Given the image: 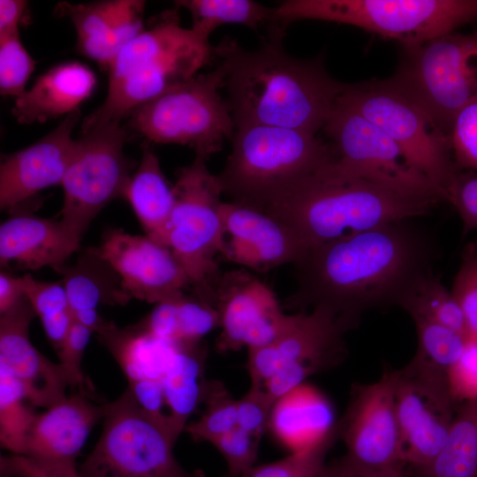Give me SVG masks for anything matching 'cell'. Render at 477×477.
Segmentation results:
<instances>
[{
    "mask_svg": "<svg viewBox=\"0 0 477 477\" xmlns=\"http://www.w3.org/2000/svg\"><path fill=\"white\" fill-rule=\"evenodd\" d=\"M430 238L409 220L380 225L310 249L295 264L298 287L284 302L322 308L349 331L371 309L397 305L431 272Z\"/></svg>",
    "mask_w": 477,
    "mask_h": 477,
    "instance_id": "obj_1",
    "label": "cell"
},
{
    "mask_svg": "<svg viewBox=\"0 0 477 477\" xmlns=\"http://www.w3.org/2000/svg\"><path fill=\"white\" fill-rule=\"evenodd\" d=\"M256 50L224 38L215 47L226 72L225 87L235 126L263 125L314 134L322 129L346 83L325 70L322 55L313 59L291 57L282 47L284 32L269 30Z\"/></svg>",
    "mask_w": 477,
    "mask_h": 477,
    "instance_id": "obj_2",
    "label": "cell"
},
{
    "mask_svg": "<svg viewBox=\"0 0 477 477\" xmlns=\"http://www.w3.org/2000/svg\"><path fill=\"white\" fill-rule=\"evenodd\" d=\"M332 162L262 209L289 225L308 251L347 235L426 216L438 202L340 174Z\"/></svg>",
    "mask_w": 477,
    "mask_h": 477,
    "instance_id": "obj_3",
    "label": "cell"
},
{
    "mask_svg": "<svg viewBox=\"0 0 477 477\" xmlns=\"http://www.w3.org/2000/svg\"><path fill=\"white\" fill-rule=\"evenodd\" d=\"M215 57L209 40L179 25L177 10L163 12L112 60L106 98L84 119L81 132L121 123L140 105L195 77Z\"/></svg>",
    "mask_w": 477,
    "mask_h": 477,
    "instance_id": "obj_4",
    "label": "cell"
},
{
    "mask_svg": "<svg viewBox=\"0 0 477 477\" xmlns=\"http://www.w3.org/2000/svg\"><path fill=\"white\" fill-rule=\"evenodd\" d=\"M218 174L223 193L263 209L274 198L336 159L331 144L292 128L241 125Z\"/></svg>",
    "mask_w": 477,
    "mask_h": 477,
    "instance_id": "obj_5",
    "label": "cell"
},
{
    "mask_svg": "<svg viewBox=\"0 0 477 477\" xmlns=\"http://www.w3.org/2000/svg\"><path fill=\"white\" fill-rule=\"evenodd\" d=\"M302 19L358 26L410 49L476 22L477 0H288L273 8L284 30Z\"/></svg>",
    "mask_w": 477,
    "mask_h": 477,
    "instance_id": "obj_6",
    "label": "cell"
},
{
    "mask_svg": "<svg viewBox=\"0 0 477 477\" xmlns=\"http://www.w3.org/2000/svg\"><path fill=\"white\" fill-rule=\"evenodd\" d=\"M226 72L219 65L177 85L134 109L128 125L154 143H173L194 149L208 159L223 141L232 139L235 122L219 89L225 87Z\"/></svg>",
    "mask_w": 477,
    "mask_h": 477,
    "instance_id": "obj_7",
    "label": "cell"
},
{
    "mask_svg": "<svg viewBox=\"0 0 477 477\" xmlns=\"http://www.w3.org/2000/svg\"><path fill=\"white\" fill-rule=\"evenodd\" d=\"M384 81L450 138L458 112L477 95V29L402 48L397 70Z\"/></svg>",
    "mask_w": 477,
    "mask_h": 477,
    "instance_id": "obj_8",
    "label": "cell"
},
{
    "mask_svg": "<svg viewBox=\"0 0 477 477\" xmlns=\"http://www.w3.org/2000/svg\"><path fill=\"white\" fill-rule=\"evenodd\" d=\"M206 161L195 155L177 172L165 246L184 267L193 295L214 306L213 284L221 273L216 257L223 256L225 250L221 216L223 190Z\"/></svg>",
    "mask_w": 477,
    "mask_h": 477,
    "instance_id": "obj_9",
    "label": "cell"
},
{
    "mask_svg": "<svg viewBox=\"0 0 477 477\" xmlns=\"http://www.w3.org/2000/svg\"><path fill=\"white\" fill-rule=\"evenodd\" d=\"M101 435L79 468L81 477H197L173 453L167 419L145 411L127 388L105 404Z\"/></svg>",
    "mask_w": 477,
    "mask_h": 477,
    "instance_id": "obj_10",
    "label": "cell"
},
{
    "mask_svg": "<svg viewBox=\"0 0 477 477\" xmlns=\"http://www.w3.org/2000/svg\"><path fill=\"white\" fill-rule=\"evenodd\" d=\"M338 101L383 132L410 167L426 176L447 197L459 168L450 138L419 106L384 80L346 83Z\"/></svg>",
    "mask_w": 477,
    "mask_h": 477,
    "instance_id": "obj_11",
    "label": "cell"
},
{
    "mask_svg": "<svg viewBox=\"0 0 477 477\" xmlns=\"http://www.w3.org/2000/svg\"><path fill=\"white\" fill-rule=\"evenodd\" d=\"M127 138L118 122H109L82 132L61 186L64 204L60 221L80 240L98 213L124 196L133 163L124 152Z\"/></svg>",
    "mask_w": 477,
    "mask_h": 477,
    "instance_id": "obj_12",
    "label": "cell"
},
{
    "mask_svg": "<svg viewBox=\"0 0 477 477\" xmlns=\"http://www.w3.org/2000/svg\"><path fill=\"white\" fill-rule=\"evenodd\" d=\"M398 369L374 382L355 383L339 420L345 453L328 467L336 477H365L406 466L396 410Z\"/></svg>",
    "mask_w": 477,
    "mask_h": 477,
    "instance_id": "obj_13",
    "label": "cell"
},
{
    "mask_svg": "<svg viewBox=\"0 0 477 477\" xmlns=\"http://www.w3.org/2000/svg\"><path fill=\"white\" fill-rule=\"evenodd\" d=\"M322 130L336 153L331 167L337 172L405 195L448 201L426 176L408 165L400 148L383 132L338 100Z\"/></svg>",
    "mask_w": 477,
    "mask_h": 477,
    "instance_id": "obj_14",
    "label": "cell"
},
{
    "mask_svg": "<svg viewBox=\"0 0 477 477\" xmlns=\"http://www.w3.org/2000/svg\"><path fill=\"white\" fill-rule=\"evenodd\" d=\"M221 329L220 352L267 345L285 328V314L274 292L246 269L220 273L213 284Z\"/></svg>",
    "mask_w": 477,
    "mask_h": 477,
    "instance_id": "obj_15",
    "label": "cell"
},
{
    "mask_svg": "<svg viewBox=\"0 0 477 477\" xmlns=\"http://www.w3.org/2000/svg\"><path fill=\"white\" fill-rule=\"evenodd\" d=\"M346 332L339 320L322 308L290 314L285 328L272 343L248 349L250 378L263 384L292 363L304 365L314 375L337 367L347 354Z\"/></svg>",
    "mask_w": 477,
    "mask_h": 477,
    "instance_id": "obj_16",
    "label": "cell"
},
{
    "mask_svg": "<svg viewBox=\"0 0 477 477\" xmlns=\"http://www.w3.org/2000/svg\"><path fill=\"white\" fill-rule=\"evenodd\" d=\"M458 405L450 390L398 369L396 410L403 459L414 473L429 466L443 449Z\"/></svg>",
    "mask_w": 477,
    "mask_h": 477,
    "instance_id": "obj_17",
    "label": "cell"
},
{
    "mask_svg": "<svg viewBox=\"0 0 477 477\" xmlns=\"http://www.w3.org/2000/svg\"><path fill=\"white\" fill-rule=\"evenodd\" d=\"M97 248L118 273L132 299L155 304L178 301L190 287L186 272L173 252L146 235L110 229Z\"/></svg>",
    "mask_w": 477,
    "mask_h": 477,
    "instance_id": "obj_18",
    "label": "cell"
},
{
    "mask_svg": "<svg viewBox=\"0 0 477 477\" xmlns=\"http://www.w3.org/2000/svg\"><path fill=\"white\" fill-rule=\"evenodd\" d=\"M80 119L77 110L64 117L47 135L30 146L2 155L0 208L10 214L42 190L61 185L71 162L75 140L72 133Z\"/></svg>",
    "mask_w": 477,
    "mask_h": 477,
    "instance_id": "obj_19",
    "label": "cell"
},
{
    "mask_svg": "<svg viewBox=\"0 0 477 477\" xmlns=\"http://www.w3.org/2000/svg\"><path fill=\"white\" fill-rule=\"evenodd\" d=\"M225 250L223 256L238 265L266 271L294 265L308 252L295 231L270 214L236 201L223 202Z\"/></svg>",
    "mask_w": 477,
    "mask_h": 477,
    "instance_id": "obj_20",
    "label": "cell"
},
{
    "mask_svg": "<svg viewBox=\"0 0 477 477\" xmlns=\"http://www.w3.org/2000/svg\"><path fill=\"white\" fill-rule=\"evenodd\" d=\"M105 404L80 392L37 414L24 456L53 471H79L76 460L92 428L102 420Z\"/></svg>",
    "mask_w": 477,
    "mask_h": 477,
    "instance_id": "obj_21",
    "label": "cell"
},
{
    "mask_svg": "<svg viewBox=\"0 0 477 477\" xmlns=\"http://www.w3.org/2000/svg\"><path fill=\"white\" fill-rule=\"evenodd\" d=\"M35 313L27 299L0 316V362L22 383L33 406L49 408L66 398L64 372L31 343L29 327Z\"/></svg>",
    "mask_w": 477,
    "mask_h": 477,
    "instance_id": "obj_22",
    "label": "cell"
},
{
    "mask_svg": "<svg viewBox=\"0 0 477 477\" xmlns=\"http://www.w3.org/2000/svg\"><path fill=\"white\" fill-rule=\"evenodd\" d=\"M145 2L107 0L88 4L60 2L55 12L67 17L77 32V49L107 70L112 60L145 27Z\"/></svg>",
    "mask_w": 477,
    "mask_h": 477,
    "instance_id": "obj_23",
    "label": "cell"
},
{
    "mask_svg": "<svg viewBox=\"0 0 477 477\" xmlns=\"http://www.w3.org/2000/svg\"><path fill=\"white\" fill-rule=\"evenodd\" d=\"M80 241L60 220L15 211L0 225L1 268L53 269L80 250Z\"/></svg>",
    "mask_w": 477,
    "mask_h": 477,
    "instance_id": "obj_24",
    "label": "cell"
},
{
    "mask_svg": "<svg viewBox=\"0 0 477 477\" xmlns=\"http://www.w3.org/2000/svg\"><path fill=\"white\" fill-rule=\"evenodd\" d=\"M96 77L79 62L59 64L39 76L16 98L11 114L19 124L44 123L80 110L94 91Z\"/></svg>",
    "mask_w": 477,
    "mask_h": 477,
    "instance_id": "obj_25",
    "label": "cell"
},
{
    "mask_svg": "<svg viewBox=\"0 0 477 477\" xmlns=\"http://www.w3.org/2000/svg\"><path fill=\"white\" fill-rule=\"evenodd\" d=\"M53 269L61 276L72 312L96 309L99 305H125L132 299L118 273L97 247H87L73 264Z\"/></svg>",
    "mask_w": 477,
    "mask_h": 477,
    "instance_id": "obj_26",
    "label": "cell"
},
{
    "mask_svg": "<svg viewBox=\"0 0 477 477\" xmlns=\"http://www.w3.org/2000/svg\"><path fill=\"white\" fill-rule=\"evenodd\" d=\"M114 357L129 384L143 380L161 381L177 343L155 337L135 324L120 328L107 321L96 333Z\"/></svg>",
    "mask_w": 477,
    "mask_h": 477,
    "instance_id": "obj_27",
    "label": "cell"
},
{
    "mask_svg": "<svg viewBox=\"0 0 477 477\" xmlns=\"http://www.w3.org/2000/svg\"><path fill=\"white\" fill-rule=\"evenodd\" d=\"M204 367L205 356L200 343H178L163 375L165 405L170 410L167 425L176 442L202 402L207 381Z\"/></svg>",
    "mask_w": 477,
    "mask_h": 477,
    "instance_id": "obj_28",
    "label": "cell"
},
{
    "mask_svg": "<svg viewBox=\"0 0 477 477\" xmlns=\"http://www.w3.org/2000/svg\"><path fill=\"white\" fill-rule=\"evenodd\" d=\"M132 208L146 236L165 246L166 231L174 207V194L154 151L144 147L124 196Z\"/></svg>",
    "mask_w": 477,
    "mask_h": 477,
    "instance_id": "obj_29",
    "label": "cell"
},
{
    "mask_svg": "<svg viewBox=\"0 0 477 477\" xmlns=\"http://www.w3.org/2000/svg\"><path fill=\"white\" fill-rule=\"evenodd\" d=\"M332 425L324 401L303 384L275 402L269 422L274 436L291 452L308 447Z\"/></svg>",
    "mask_w": 477,
    "mask_h": 477,
    "instance_id": "obj_30",
    "label": "cell"
},
{
    "mask_svg": "<svg viewBox=\"0 0 477 477\" xmlns=\"http://www.w3.org/2000/svg\"><path fill=\"white\" fill-rule=\"evenodd\" d=\"M417 477H477V396L458 405L447 442Z\"/></svg>",
    "mask_w": 477,
    "mask_h": 477,
    "instance_id": "obj_31",
    "label": "cell"
},
{
    "mask_svg": "<svg viewBox=\"0 0 477 477\" xmlns=\"http://www.w3.org/2000/svg\"><path fill=\"white\" fill-rule=\"evenodd\" d=\"M413 320L418 344L407 366L421 375L450 382V370L460 359L468 337L428 320Z\"/></svg>",
    "mask_w": 477,
    "mask_h": 477,
    "instance_id": "obj_32",
    "label": "cell"
},
{
    "mask_svg": "<svg viewBox=\"0 0 477 477\" xmlns=\"http://www.w3.org/2000/svg\"><path fill=\"white\" fill-rule=\"evenodd\" d=\"M175 4L189 11L191 28L208 40L224 24H242L255 32L261 25H272L273 8L251 0H181Z\"/></svg>",
    "mask_w": 477,
    "mask_h": 477,
    "instance_id": "obj_33",
    "label": "cell"
},
{
    "mask_svg": "<svg viewBox=\"0 0 477 477\" xmlns=\"http://www.w3.org/2000/svg\"><path fill=\"white\" fill-rule=\"evenodd\" d=\"M25 389L9 367L0 362V443L16 455H26L37 414Z\"/></svg>",
    "mask_w": 477,
    "mask_h": 477,
    "instance_id": "obj_34",
    "label": "cell"
},
{
    "mask_svg": "<svg viewBox=\"0 0 477 477\" xmlns=\"http://www.w3.org/2000/svg\"><path fill=\"white\" fill-rule=\"evenodd\" d=\"M399 307L412 319L428 320L467 337L466 320L458 303L432 271L414 284Z\"/></svg>",
    "mask_w": 477,
    "mask_h": 477,
    "instance_id": "obj_35",
    "label": "cell"
},
{
    "mask_svg": "<svg viewBox=\"0 0 477 477\" xmlns=\"http://www.w3.org/2000/svg\"><path fill=\"white\" fill-rule=\"evenodd\" d=\"M340 440L338 422L308 447L291 452L276 461L254 466L243 477H319L326 466V458Z\"/></svg>",
    "mask_w": 477,
    "mask_h": 477,
    "instance_id": "obj_36",
    "label": "cell"
},
{
    "mask_svg": "<svg viewBox=\"0 0 477 477\" xmlns=\"http://www.w3.org/2000/svg\"><path fill=\"white\" fill-rule=\"evenodd\" d=\"M202 402L205 409L200 418L188 423L185 432L196 442L211 443L237 428V400L223 383L206 381Z\"/></svg>",
    "mask_w": 477,
    "mask_h": 477,
    "instance_id": "obj_37",
    "label": "cell"
},
{
    "mask_svg": "<svg viewBox=\"0 0 477 477\" xmlns=\"http://www.w3.org/2000/svg\"><path fill=\"white\" fill-rule=\"evenodd\" d=\"M35 68V61L23 46L19 31L0 35V92L19 97Z\"/></svg>",
    "mask_w": 477,
    "mask_h": 477,
    "instance_id": "obj_38",
    "label": "cell"
},
{
    "mask_svg": "<svg viewBox=\"0 0 477 477\" xmlns=\"http://www.w3.org/2000/svg\"><path fill=\"white\" fill-rule=\"evenodd\" d=\"M450 292L464 314L467 337L477 339V239L465 246Z\"/></svg>",
    "mask_w": 477,
    "mask_h": 477,
    "instance_id": "obj_39",
    "label": "cell"
},
{
    "mask_svg": "<svg viewBox=\"0 0 477 477\" xmlns=\"http://www.w3.org/2000/svg\"><path fill=\"white\" fill-rule=\"evenodd\" d=\"M179 344H198L219 327V314L215 307L186 293L177 301Z\"/></svg>",
    "mask_w": 477,
    "mask_h": 477,
    "instance_id": "obj_40",
    "label": "cell"
},
{
    "mask_svg": "<svg viewBox=\"0 0 477 477\" xmlns=\"http://www.w3.org/2000/svg\"><path fill=\"white\" fill-rule=\"evenodd\" d=\"M259 443L260 439L235 428L214 439L210 443L226 463L225 477H243L254 467Z\"/></svg>",
    "mask_w": 477,
    "mask_h": 477,
    "instance_id": "obj_41",
    "label": "cell"
},
{
    "mask_svg": "<svg viewBox=\"0 0 477 477\" xmlns=\"http://www.w3.org/2000/svg\"><path fill=\"white\" fill-rule=\"evenodd\" d=\"M450 141L458 167L477 171V95L458 112Z\"/></svg>",
    "mask_w": 477,
    "mask_h": 477,
    "instance_id": "obj_42",
    "label": "cell"
},
{
    "mask_svg": "<svg viewBox=\"0 0 477 477\" xmlns=\"http://www.w3.org/2000/svg\"><path fill=\"white\" fill-rule=\"evenodd\" d=\"M275 402L262 384L251 382L247 392L237 400V428L261 439Z\"/></svg>",
    "mask_w": 477,
    "mask_h": 477,
    "instance_id": "obj_43",
    "label": "cell"
},
{
    "mask_svg": "<svg viewBox=\"0 0 477 477\" xmlns=\"http://www.w3.org/2000/svg\"><path fill=\"white\" fill-rule=\"evenodd\" d=\"M92 333L90 329L73 321L64 342L57 352L69 387L78 389L79 392L87 396L92 388L83 374L81 361Z\"/></svg>",
    "mask_w": 477,
    "mask_h": 477,
    "instance_id": "obj_44",
    "label": "cell"
},
{
    "mask_svg": "<svg viewBox=\"0 0 477 477\" xmlns=\"http://www.w3.org/2000/svg\"><path fill=\"white\" fill-rule=\"evenodd\" d=\"M22 277L24 294L40 320L71 310L61 281H40L30 274H25Z\"/></svg>",
    "mask_w": 477,
    "mask_h": 477,
    "instance_id": "obj_45",
    "label": "cell"
},
{
    "mask_svg": "<svg viewBox=\"0 0 477 477\" xmlns=\"http://www.w3.org/2000/svg\"><path fill=\"white\" fill-rule=\"evenodd\" d=\"M450 383L458 405L477 396V339L467 338L460 359L450 370Z\"/></svg>",
    "mask_w": 477,
    "mask_h": 477,
    "instance_id": "obj_46",
    "label": "cell"
},
{
    "mask_svg": "<svg viewBox=\"0 0 477 477\" xmlns=\"http://www.w3.org/2000/svg\"><path fill=\"white\" fill-rule=\"evenodd\" d=\"M449 202L458 210L464 231L477 229V171H458L449 192Z\"/></svg>",
    "mask_w": 477,
    "mask_h": 477,
    "instance_id": "obj_47",
    "label": "cell"
},
{
    "mask_svg": "<svg viewBox=\"0 0 477 477\" xmlns=\"http://www.w3.org/2000/svg\"><path fill=\"white\" fill-rule=\"evenodd\" d=\"M135 325L155 337L178 343V319L177 301L155 304L152 311Z\"/></svg>",
    "mask_w": 477,
    "mask_h": 477,
    "instance_id": "obj_48",
    "label": "cell"
},
{
    "mask_svg": "<svg viewBox=\"0 0 477 477\" xmlns=\"http://www.w3.org/2000/svg\"><path fill=\"white\" fill-rule=\"evenodd\" d=\"M1 477H81L79 471H53L42 467L28 457L11 454L1 457Z\"/></svg>",
    "mask_w": 477,
    "mask_h": 477,
    "instance_id": "obj_49",
    "label": "cell"
},
{
    "mask_svg": "<svg viewBox=\"0 0 477 477\" xmlns=\"http://www.w3.org/2000/svg\"><path fill=\"white\" fill-rule=\"evenodd\" d=\"M128 389L145 411L158 419H167L163 413L165 399L161 381L143 380L129 384Z\"/></svg>",
    "mask_w": 477,
    "mask_h": 477,
    "instance_id": "obj_50",
    "label": "cell"
},
{
    "mask_svg": "<svg viewBox=\"0 0 477 477\" xmlns=\"http://www.w3.org/2000/svg\"><path fill=\"white\" fill-rule=\"evenodd\" d=\"M23 277L10 273L6 269L0 272V314L14 307L23 298Z\"/></svg>",
    "mask_w": 477,
    "mask_h": 477,
    "instance_id": "obj_51",
    "label": "cell"
},
{
    "mask_svg": "<svg viewBox=\"0 0 477 477\" xmlns=\"http://www.w3.org/2000/svg\"><path fill=\"white\" fill-rule=\"evenodd\" d=\"M41 322L48 340L57 352L72 325L73 318L72 311H65L41 319Z\"/></svg>",
    "mask_w": 477,
    "mask_h": 477,
    "instance_id": "obj_52",
    "label": "cell"
},
{
    "mask_svg": "<svg viewBox=\"0 0 477 477\" xmlns=\"http://www.w3.org/2000/svg\"><path fill=\"white\" fill-rule=\"evenodd\" d=\"M26 6V1H0V35L19 30V23L24 18Z\"/></svg>",
    "mask_w": 477,
    "mask_h": 477,
    "instance_id": "obj_53",
    "label": "cell"
},
{
    "mask_svg": "<svg viewBox=\"0 0 477 477\" xmlns=\"http://www.w3.org/2000/svg\"><path fill=\"white\" fill-rule=\"evenodd\" d=\"M73 321L97 333L107 322L96 309H86L72 312Z\"/></svg>",
    "mask_w": 477,
    "mask_h": 477,
    "instance_id": "obj_54",
    "label": "cell"
},
{
    "mask_svg": "<svg viewBox=\"0 0 477 477\" xmlns=\"http://www.w3.org/2000/svg\"><path fill=\"white\" fill-rule=\"evenodd\" d=\"M336 477V476H335ZM365 477H417L415 473L407 466H401L389 470L373 473Z\"/></svg>",
    "mask_w": 477,
    "mask_h": 477,
    "instance_id": "obj_55",
    "label": "cell"
},
{
    "mask_svg": "<svg viewBox=\"0 0 477 477\" xmlns=\"http://www.w3.org/2000/svg\"><path fill=\"white\" fill-rule=\"evenodd\" d=\"M319 477H334V476L330 473V472L326 467H324V469L320 473Z\"/></svg>",
    "mask_w": 477,
    "mask_h": 477,
    "instance_id": "obj_56",
    "label": "cell"
}]
</instances>
